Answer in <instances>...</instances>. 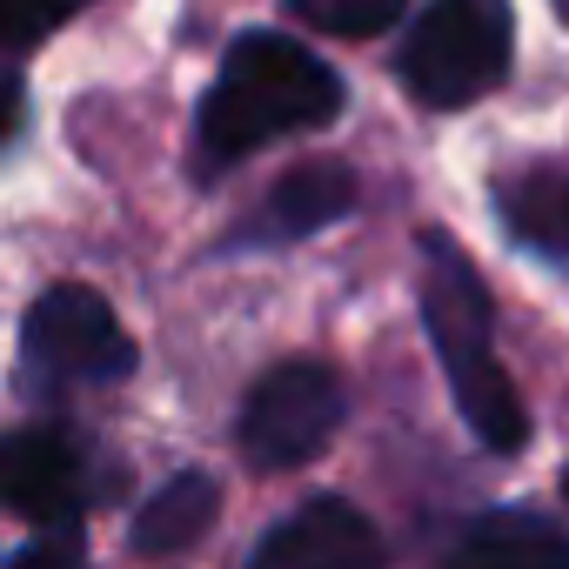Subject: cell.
Wrapping results in <instances>:
<instances>
[{
	"label": "cell",
	"mask_w": 569,
	"mask_h": 569,
	"mask_svg": "<svg viewBox=\"0 0 569 569\" xmlns=\"http://www.w3.org/2000/svg\"><path fill=\"white\" fill-rule=\"evenodd\" d=\"M342 114V74L302 48L296 34H268V28H248L208 94H201V114H194V161L201 174H221L248 154H261L268 141L281 134H309V128H329Z\"/></svg>",
	"instance_id": "6da1fadb"
},
{
	"label": "cell",
	"mask_w": 569,
	"mask_h": 569,
	"mask_svg": "<svg viewBox=\"0 0 569 569\" xmlns=\"http://www.w3.org/2000/svg\"><path fill=\"white\" fill-rule=\"evenodd\" d=\"M422 329L442 356V376L456 389V409H462L469 436L496 456H516L529 442V416H522L516 382L496 362L489 289L449 234H422Z\"/></svg>",
	"instance_id": "7a4b0ae2"
},
{
	"label": "cell",
	"mask_w": 569,
	"mask_h": 569,
	"mask_svg": "<svg viewBox=\"0 0 569 569\" xmlns=\"http://www.w3.org/2000/svg\"><path fill=\"white\" fill-rule=\"evenodd\" d=\"M516 14L509 0H429L402 34V81L422 108H469L509 81Z\"/></svg>",
	"instance_id": "3957f363"
},
{
	"label": "cell",
	"mask_w": 569,
	"mask_h": 569,
	"mask_svg": "<svg viewBox=\"0 0 569 569\" xmlns=\"http://www.w3.org/2000/svg\"><path fill=\"white\" fill-rule=\"evenodd\" d=\"M21 356H28V376L48 382V389H94V382L134 376V336L121 329V316L94 289H81V281H54L28 309Z\"/></svg>",
	"instance_id": "277c9868"
},
{
	"label": "cell",
	"mask_w": 569,
	"mask_h": 569,
	"mask_svg": "<svg viewBox=\"0 0 569 569\" xmlns=\"http://www.w3.org/2000/svg\"><path fill=\"white\" fill-rule=\"evenodd\" d=\"M342 409H349V396L329 362H281L248 389L234 442L254 469H302L336 442Z\"/></svg>",
	"instance_id": "5b68a950"
},
{
	"label": "cell",
	"mask_w": 569,
	"mask_h": 569,
	"mask_svg": "<svg viewBox=\"0 0 569 569\" xmlns=\"http://www.w3.org/2000/svg\"><path fill=\"white\" fill-rule=\"evenodd\" d=\"M88 502V456L54 436V429H14L0 436V509H14L28 522H74Z\"/></svg>",
	"instance_id": "8992f818"
},
{
	"label": "cell",
	"mask_w": 569,
	"mask_h": 569,
	"mask_svg": "<svg viewBox=\"0 0 569 569\" xmlns=\"http://www.w3.org/2000/svg\"><path fill=\"white\" fill-rule=\"evenodd\" d=\"M254 562L261 569H369L382 562V536L356 502L316 496L254 542Z\"/></svg>",
	"instance_id": "52a82bcc"
},
{
	"label": "cell",
	"mask_w": 569,
	"mask_h": 569,
	"mask_svg": "<svg viewBox=\"0 0 569 569\" xmlns=\"http://www.w3.org/2000/svg\"><path fill=\"white\" fill-rule=\"evenodd\" d=\"M349 208H356V168H342V161H302V168H289L261 194V208L228 234V248H289L302 234H322Z\"/></svg>",
	"instance_id": "ba28073f"
},
{
	"label": "cell",
	"mask_w": 569,
	"mask_h": 569,
	"mask_svg": "<svg viewBox=\"0 0 569 569\" xmlns=\"http://www.w3.org/2000/svg\"><path fill=\"white\" fill-rule=\"evenodd\" d=\"M214 516H221V489H214V476L181 469V476H168V482L134 509V522H128V549H134V556H181V549H194V542L214 529Z\"/></svg>",
	"instance_id": "9c48e42d"
},
{
	"label": "cell",
	"mask_w": 569,
	"mask_h": 569,
	"mask_svg": "<svg viewBox=\"0 0 569 569\" xmlns=\"http://www.w3.org/2000/svg\"><path fill=\"white\" fill-rule=\"evenodd\" d=\"M456 562H556V569H569V536L536 509H496V516L469 522V536L456 542Z\"/></svg>",
	"instance_id": "30bf717a"
},
{
	"label": "cell",
	"mask_w": 569,
	"mask_h": 569,
	"mask_svg": "<svg viewBox=\"0 0 569 569\" xmlns=\"http://www.w3.org/2000/svg\"><path fill=\"white\" fill-rule=\"evenodd\" d=\"M409 0H289V14L316 34H342V41H369L382 28L402 21Z\"/></svg>",
	"instance_id": "8fae6325"
},
{
	"label": "cell",
	"mask_w": 569,
	"mask_h": 569,
	"mask_svg": "<svg viewBox=\"0 0 569 569\" xmlns=\"http://www.w3.org/2000/svg\"><path fill=\"white\" fill-rule=\"evenodd\" d=\"M88 0H0V54L41 48L68 14H81Z\"/></svg>",
	"instance_id": "7c38bea8"
},
{
	"label": "cell",
	"mask_w": 569,
	"mask_h": 569,
	"mask_svg": "<svg viewBox=\"0 0 569 569\" xmlns=\"http://www.w3.org/2000/svg\"><path fill=\"white\" fill-rule=\"evenodd\" d=\"M21 121H28V94H21V81L8 68H0V141L21 134Z\"/></svg>",
	"instance_id": "4fadbf2b"
},
{
	"label": "cell",
	"mask_w": 569,
	"mask_h": 569,
	"mask_svg": "<svg viewBox=\"0 0 569 569\" xmlns=\"http://www.w3.org/2000/svg\"><path fill=\"white\" fill-rule=\"evenodd\" d=\"M556 241H569V188H562V208H556Z\"/></svg>",
	"instance_id": "5bb4252c"
},
{
	"label": "cell",
	"mask_w": 569,
	"mask_h": 569,
	"mask_svg": "<svg viewBox=\"0 0 569 569\" xmlns=\"http://www.w3.org/2000/svg\"><path fill=\"white\" fill-rule=\"evenodd\" d=\"M562 496H569V476H562Z\"/></svg>",
	"instance_id": "9a60e30c"
}]
</instances>
